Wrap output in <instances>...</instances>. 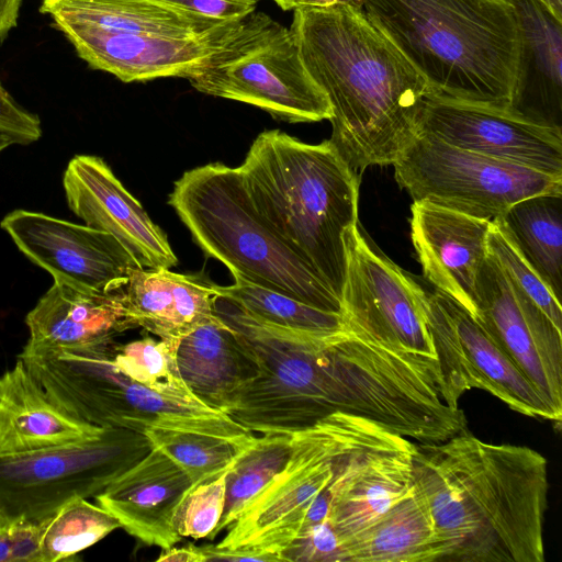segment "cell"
<instances>
[{
	"instance_id": "cell-1",
	"label": "cell",
	"mask_w": 562,
	"mask_h": 562,
	"mask_svg": "<svg viewBox=\"0 0 562 562\" xmlns=\"http://www.w3.org/2000/svg\"><path fill=\"white\" fill-rule=\"evenodd\" d=\"M214 310L256 364V375L227 411L251 432L292 434L335 412L395 430L409 416L417 395V362L390 339L346 319L331 331L280 327L218 296Z\"/></svg>"
},
{
	"instance_id": "cell-2",
	"label": "cell",
	"mask_w": 562,
	"mask_h": 562,
	"mask_svg": "<svg viewBox=\"0 0 562 562\" xmlns=\"http://www.w3.org/2000/svg\"><path fill=\"white\" fill-rule=\"evenodd\" d=\"M415 486L435 526L439 562H543L548 461L537 450L490 443L467 429L416 443Z\"/></svg>"
},
{
	"instance_id": "cell-3",
	"label": "cell",
	"mask_w": 562,
	"mask_h": 562,
	"mask_svg": "<svg viewBox=\"0 0 562 562\" xmlns=\"http://www.w3.org/2000/svg\"><path fill=\"white\" fill-rule=\"evenodd\" d=\"M293 10L302 61L331 106L329 140L355 170L394 165L418 135L429 85L359 7Z\"/></svg>"
},
{
	"instance_id": "cell-4",
	"label": "cell",
	"mask_w": 562,
	"mask_h": 562,
	"mask_svg": "<svg viewBox=\"0 0 562 562\" xmlns=\"http://www.w3.org/2000/svg\"><path fill=\"white\" fill-rule=\"evenodd\" d=\"M237 168L259 215L340 299L345 235L359 222L356 170L329 139L307 144L279 130L260 133Z\"/></svg>"
},
{
	"instance_id": "cell-5",
	"label": "cell",
	"mask_w": 562,
	"mask_h": 562,
	"mask_svg": "<svg viewBox=\"0 0 562 562\" xmlns=\"http://www.w3.org/2000/svg\"><path fill=\"white\" fill-rule=\"evenodd\" d=\"M432 94L509 108L518 57L507 0H356Z\"/></svg>"
},
{
	"instance_id": "cell-6",
	"label": "cell",
	"mask_w": 562,
	"mask_h": 562,
	"mask_svg": "<svg viewBox=\"0 0 562 562\" xmlns=\"http://www.w3.org/2000/svg\"><path fill=\"white\" fill-rule=\"evenodd\" d=\"M169 204L195 244L234 279L341 313L340 299L256 211L238 168L213 162L186 171Z\"/></svg>"
},
{
	"instance_id": "cell-7",
	"label": "cell",
	"mask_w": 562,
	"mask_h": 562,
	"mask_svg": "<svg viewBox=\"0 0 562 562\" xmlns=\"http://www.w3.org/2000/svg\"><path fill=\"white\" fill-rule=\"evenodd\" d=\"M115 345L18 358L49 398L79 420L142 434L148 429L198 432L241 446L255 439L254 432L222 411L159 394L124 375L113 364Z\"/></svg>"
},
{
	"instance_id": "cell-8",
	"label": "cell",
	"mask_w": 562,
	"mask_h": 562,
	"mask_svg": "<svg viewBox=\"0 0 562 562\" xmlns=\"http://www.w3.org/2000/svg\"><path fill=\"white\" fill-rule=\"evenodd\" d=\"M389 428L363 416L335 412L292 432L280 473L247 505L216 546L278 552L300 532L317 497L374 446Z\"/></svg>"
},
{
	"instance_id": "cell-9",
	"label": "cell",
	"mask_w": 562,
	"mask_h": 562,
	"mask_svg": "<svg viewBox=\"0 0 562 562\" xmlns=\"http://www.w3.org/2000/svg\"><path fill=\"white\" fill-rule=\"evenodd\" d=\"M188 80L199 92L248 103L288 123L331 117L291 30L263 12L245 16L229 42Z\"/></svg>"
},
{
	"instance_id": "cell-10",
	"label": "cell",
	"mask_w": 562,
	"mask_h": 562,
	"mask_svg": "<svg viewBox=\"0 0 562 562\" xmlns=\"http://www.w3.org/2000/svg\"><path fill=\"white\" fill-rule=\"evenodd\" d=\"M150 449L142 432L104 427L74 442L0 456V517L44 520L74 499L95 497Z\"/></svg>"
},
{
	"instance_id": "cell-11",
	"label": "cell",
	"mask_w": 562,
	"mask_h": 562,
	"mask_svg": "<svg viewBox=\"0 0 562 562\" xmlns=\"http://www.w3.org/2000/svg\"><path fill=\"white\" fill-rule=\"evenodd\" d=\"M393 166L397 183L414 201L487 221L526 198L562 193V176L461 149L425 133Z\"/></svg>"
},
{
	"instance_id": "cell-12",
	"label": "cell",
	"mask_w": 562,
	"mask_h": 562,
	"mask_svg": "<svg viewBox=\"0 0 562 562\" xmlns=\"http://www.w3.org/2000/svg\"><path fill=\"white\" fill-rule=\"evenodd\" d=\"M426 311L449 406L460 408L463 393L480 389L522 415L561 423L562 414L538 392L468 310L435 290L428 293Z\"/></svg>"
},
{
	"instance_id": "cell-13",
	"label": "cell",
	"mask_w": 562,
	"mask_h": 562,
	"mask_svg": "<svg viewBox=\"0 0 562 562\" xmlns=\"http://www.w3.org/2000/svg\"><path fill=\"white\" fill-rule=\"evenodd\" d=\"M345 246L341 313L438 364L427 321L428 293L372 243L359 222L346 233Z\"/></svg>"
},
{
	"instance_id": "cell-14",
	"label": "cell",
	"mask_w": 562,
	"mask_h": 562,
	"mask_svg": "<svg viewBox=\"0 0 562 562\" xmlns=\"http://www.w3.org/2000/svg\"><path fill=\"white\" fill-rule=\"evenodd\" d=\"M417 128L461 149L562 176V128L510 108L429 94L422 103Z\"/></svg>"
},
{
	"instance_id": "cell-15",
	"label": "cell",
	"mask_w": 562,
	"mask_h": 562,
	"mask_svg": "<svg viewBox=\"0 0 562 562\" xmlns=\"http://www.w3.org/2000/svg\"><path fill=\"white\" fill-rule=\"evenodd\" d=\"M474 317L562 414V330L509 281L490 252L477 276Z\"/></svg>"
},
{
	"instance_id": "cell-16",
	"label": "cell",
	"mask_w": 562,
	"mask_h": 562,
	"mask_svg": "<svg viewBox=\"0 0 562 562\" xmlns=\"http://www.w3.org/2000/svg\"><path fill=\"white\" fill-rule=\"evenodd\" d=\"M16 247L54 281L76 289L110 293L126 283L138 268L112 235L46 214L15 210L0 223Z\"/></svg>"
},
{
	"instance_id": "cell-17",
	"label": "cell",
	"mask_w": 562,
	"mask_h": 562,
	"mask_svg": "<svg viewBox=\"0 0 562 562\" xmlns=\"http://www.w3.org/2000/svg\"><path fill=\"white\" fill-rule=\"evenodd\" d=\"M243 19L199 36L113 32L61 21L54 24L90 68L134 82L199 75L229 42Z\"/></svg>"
},
{
	"instance_id": "cell-18",
	"label": "cell",
	"mask_w": 562,
	"mask_h": 562,
	"mask_svg": "<svg viewBox=\"0 0 562 562\" xmlns=\"http://www.w3.org/2000/svg\"><path fill=\"white\" fill-rule=\"evenodd\" d=\"M63 183L70 210L86 225L115 237L138 268L169 269L178 263L166 234L102 158L75 156Z\"/></svg>"
},
{
	"instance_id": "cell-19",
	"label": "cell",
	"mask_w": 562,
	"mask_h": 562,
	"mask_svg": "<svg viewBox=\"0 0 562 562\" xmlns=\"http://www.w3.org/2000/svg\"><path fill=\"white\" fill-rule=\"evenodd\" d=\"M411 215V237L425 278L474 316L492 221L426 201H414Z\"/></svg>"
},
{
	"instance_id": "cell-20",
	"label": "cell",
	"mask_w": 562,
	"mask_h": 562,
	"mask_svg": "<svg viewBox=\"0 0 562 562\" xmlns=\"http://www.w3.org/2000/svg\"><path fill=\"white\" fill-rule=\"evenodd\" d=\"M30 337L21 353L78 351L110 346L135 328L122 288L94 293L54 281L25 317Z\"/></svg>"
},
{
	"instance_id": "cell-21",
	"label": "cell",
	"mask_w": 562,
	"mask_h": 562,
	"mask_svg": "<svg viewBox=\"0 0 562 562\" xmlns=\"http://www.w3.org/2000/svg\"><path fill=\"white\" fill-rule=\"evenodd\" d=\"M191 487L188 474L168 456L151 447L95 499L131 536L148 546L167 549L182 539L173 528V516Z\"/></svg>"
},
{
	"instance_id": "cell-22",
	"label": "cell",
	"mask_w": 562,
	"mask_h": 562,
	"mask_svg": "<svg viewBox=\"0 0 562 562\" xmlns=\"http://www.w3.org/2000/svg\"><path fill=\"white\" fill-rule=\"evenodd\" d=\"M515 9L519 46L509 108L562 128V20L541 0H507Z\"/></svg>"
},
{
	"instance_id": "cell-23",
	"label": "cell",
	"mask_w": 562,
	"mask_h": 562,
	"mask_svg": "<svg viewBox=\"0 0 562 562\" xmlns=\"http://www.w3.org/2000/svg\"><path fill=\"white\" fill-rule=\"evenodd\" d=\"M126 312L135 328L177 342L196 327L214 321L217 294L196 276L161 268H134L122 288Z\"/></svg>"
},
{
	"instance_id": "cell-24",
	"label": "cell",
	"mask_w": 562,
	"mask_h": 562,
	"mask_svg": "<svg viewBox=\"0 0 562 562\" xmlns=\"http://www.w3.org/2000/svg\"><path fill=\"white\" fill-rule=\"evenodd\" d=\"M103 428L55 404L21 359L0 375V456L74 442Z\"/></svg>"
},
{
	"instance_id": "cell-25",
	"label": "cell",
	"mask_w": 562,
	"mask_h": 562,
	"mask_svg": "<svg viewBox=\"0 0 562 562\" xmlns=\"http://www.w3.org/2000/svg\"><path fill=\"white\" fill-rule=\"evenodd\" d=\"M176 359L190 391L207 406L226 414L238 391L257 372L235 330L218 316L183 336Z\"/></svg>"
},
{
	"instance_id": "cell-26",
	"label": "cell",
	"mask_w": 562,
	"mask_h": 562,
	"mask_svg": "<svg viewBox=\"0 0 562 562\" xmlns=\"http://www.w3.org/2000/svg\"><path fill=\"white\" fill-rule=\"evenodd\" d=\"M40 12L54 22L167 36H199L235 20L215 19L156 0H41Z\"/></svg>"
},
{
	"instance_id": "cell-27",
	"label": "cell",
	"mask_w": 562,
	"mask_h": 562,
	"mask_svg": "<svg viewBox=\"0 0 562 562\" xmlns=\"http://www.w3.org/2000/svg\"><path fill=\"white\" fill-rule=\"evenodd\" d=\"M438 557L432 517L414 484L349 541L345 562H437Z\"/></svg>"
},
{
	"instance_id": "cell-28",
	"label": "cell",
	"mask_w": 562,
	"mask_h": 562,
	"mask_svg": "<svg viewBox=\"0 0 562 562\" xmlns=\"http://www.w3.org/2000/svg\"><path fill=\"white\" fill-rule=\"evenodd\" d=\"M498 218L525 259L561 301L562 193L526 198Z\"/></svg>"
},
{
	"instance_id": "cell-29",
	"label": "cell",
	"mask_w": 562,
	"mask_h": 562,
	"mask_svg": "<svg viewBox=\"0 0 562 562\" xmlns=\"http://www.w3.org/2000/svg\"><path fill=\"white\" fill-rule=\"evenodd\" d=\"M292 451V434L267 432L240 452L226 477L225 507L213 538L227 530L285 467Z\"/></svg>"
},
{
	"instance_id": "cell-30",
	"label": "cell",
	"mask_w": 562,
	"mask_h": 562,
	"mask_svg": "<svg viewBox=\"0 0 562 562\" xmlns=\"http://www.w3.org/2000/svg\"><path fill=\"white\" fill-rule=\"evenodd\" d=\"M234 280L227 286L213 284L217 296L258 321L307 331H331L345 325L342 313L324 311L244 280Z\"/></svg>"
},
{
	"instance_id": "cell-31",
	"label": "cell",
	"mask_w": 562,
	"mask_h": 562,
	"mask_svg": "<svg viewBox=\"0 0 562 562\" xmlns=\"http://www.w3.org/2000/svg\"><path fill=\"white\" fill-rule=\"evenodd\" d=\"M121 525L106 509L87 498H77L44 520L40 562L71 559L95 544Z\"/></svg>"
},
{
	"instance_id": "cell-32",
	"label": "cell",
	"mask_w": 562,
	"mask_h": 562,
	"mask_svg": "<svg viewBox=\"0 0 562 562\" xmlns=\"http://www.w3.org/2000/svg\"><path fill=\"white\" fill-rule=\"evenodd\" d=\"M143 434L151 447L168 456L188 474L191 488L212 481L231 468L249 445L241 446L225 438L180 430L148 429Z\"/></svg>"
},
{
	"instance_id": "cell-33",
	"label": "cell",
	"mask_w": 562,
	"mask_h": 562,
	"mask_svg": "<svg viewBox=\"0 0 562 562\" xmlns=\"http://www.w3.org/2000/svg\"><path fill=\"white\" fill-rule=\"evenodd\" d=\"M178 345L151 337L125 345L116 344L112 356L113 364L131 380L159 394L201 402L180 374L176 359Z\"/></svg>"
},
{
	"instance_id": "cell-34",
	"label": "cell",
	"mask_w": 562,
	"mask_h": 562,
	"mask_svg": "<svg viewBox=\"0 0 562 562\" xmlns=\"http://www.w3.org/2000/svg\"><path fill=\"white\" fill-rule=\"evenodd\" d=\"M486 243L488 252L509 281L529 296L557 328L562 330L561 301L521 255L499 218L492 221Z\"/></svg>"
},
{
	"instance_id": "cell-35",
	"label": "cell",
	"mask_w": 562,
	"mask_h": 562,
	"mask_svg": "<svg viewBox=\"0 0 562 562\" xmlns=\"http://www.w3.org/2000/svg\"><path fill=\"white\" fill-rule=\"evenodd\" d=\"M229 469L191 488L180 502L173 516V528L181 538L213 539L224 513Z\"/></svg>"
},
{
	"instance_id": "cell-36",
	"label": "cell",
	"mask_w": 562,
	"mask_h": 562,
	"mask_svg": "<svg viewBox=\"0 0 562 562\" xmlns=\"http://www.w3.org/2000/svg\"><path fill=\"white\" fill-rule=\"evenodd\" d=\"M44 520L18 518L0 526V562H40Z\"/></svg>"
},
{
	"instance_id": "cell-37",
	"label": "cell",
	"mask_w": 562,
	"mask_h": 562,
	"mask_svg": "<svg viewBox=\"0 0 562 562\" xmlns=\"http://www.w3.org/2000/svg\"><path fill=\"white\" fill-rule=\"evenodd\" d=\"M0 130L11 134L18 145H29L42 136L38 116L23 106L9 93L0 80Z\"/></svg>"
},
{
	"instance_id": "cell-38",
	"label": "cell",
	"mask_w": 562,
	"mask_h": 562,
	"mask_svg": "<svg viewBox=\"0 0 562 562\" xmlns=\"http://www.w3.org/2000/svg\"><path fill=\"white\" fill-rule=\"evenodd\" d=\"M161 3L190 10L206 16L231 20L252 13L257 0H156Z\"/></svg>"
},
{
	"instance_id": "cell-39",
	"label": "cell",
	"mask_w": 562,
	"mask_h": 562,
	"mask_svg": "<svg viewBox=\"0 0 562 562\" xmlns=\"http://www.w3.org/2000/svg\"><path fill=\"white\" fill-rule=\"evenodd\" d=\"M203 561H257L283 562L280 553L260 549H221L216 546L200 547Z\"/></svg>"
},
{
	"instance_id": "cell-40",
	"label": "cell",
	"mask_w": 562,
	"mask_h": 562,
	"mask_svg": "<svg viewBox=\"0 0 562 562\" xmlns=\"http://www.w3.org/2000/svg\"><path fill=\"white\" fill-rule=\"evenodd\" d=\"M22 0H0V44L16 27Z\"/></svg>"
},
{
	"instance_id": "cell-41",
	"label": "cell",
	"mask_w": 562,
	"mask_h": 562,
	"mask_svg": "<svg viewBox=\"0 0 562 562\" xmlns=\"http://www.w3.org/2000/svg\"><path fill=\"white\" fill-rule=\"evenodd\" d=\"M157 562H204L200 547L191 543L177 548L175 546L162 549Z\"/></svg>"
},
{
	"instance_id": "cell-42",
	"label": "cell",
	"mask_w": 562,
	"mask_h": 562,
	"mask_svg": "<svg viewBox=\"0 0 562 562\" xmlns=\"http://www.w3.org/2000/svg\"><path fill=\"white\" fill-rule=\"evenodd\" d=\"M296 2H297V7L299 5L327 7V5L335 4L337 2H346V3L357 5L356 0H296Z\"/></svg>"
},
{
	"instance_id": "cell-43",
	"label": "cell",
	"mask_w": 562,
	"mask_h": 562,
	"mask_svg": "<svg viewBox=\"0 0 562 562\" xmlns=\"http://www.w3.org/2000/svg\"><path fill=\"white\" fill-rule=\"evenodd\" d=\"M11 145H18L16 139L8 132L0 130V153Z\"/></svg>"
},
{
	"instance_id": "cell-44",
	"label": "cell",
	"mask_w": 562,
	"mask_h": 562,
	"mask_svg": "<svg viewBox=\"0 0 562 562\" xmlns=\"http://www.w3.org/2000/svg\"><path fill=\"white\" fill-rule=\"evenodd\" d=\"M552 13L562 20V0H541Z\"/></svg>"
},
{
	"instance_id": "cell-45",
	"label": "cell",
	"mask_w": 562,
	"mask_h": 562,
	"mask_svg": "<svg viewBox=\"0 0 562 562\" xmlns=\"http://www.w3.org/2000/svg\"><path fill=\"white\" fill-rule=\"evenodd\" d=\"M284 1L288 7V10H293L294 8L297 7L296 0H284Z\"/></svg>"
},
{
	"instance_id": "cell-46",
	"label": "cell",
	"mask_w": 562,
	"mask_h": 562,
	"mask_svg": "<svg viewBox=\"0 0 562 562\" xmlns=\"http://www.w3.org/2000/svg\"><path fill=\"white\" fill-rule=\"evenodd\" d=\"M272 1H274L282 10L288 11V7H286L284 0H272Z\"/></svg>"
},
{
	"instance_id": "cell-47",
	"label": "cell",
	"mask_w": 562,
	"mask_h": 562,
	"mask_svg": "<svg viewBox=\"0 0 562 562\" xmlns=\"http://www.w3.org/2000/svg\"><path fill=\"white\" fill-rule=\"evenodd\" d=\"M2 525H3V521H2V519H1V517H0V526H2Z\"/></svg>"
}]
</instances>
